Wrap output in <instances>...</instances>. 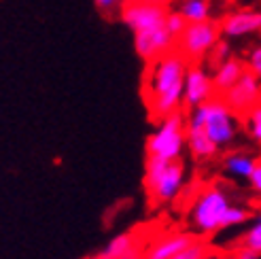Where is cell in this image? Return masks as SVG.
I'll return each instance as SVG.
<instances>
[{
    "mask_svg": "<svg viewBox=\"0 0 261 259\" xmlns=\"http://www.w3.org/2000/svg\"><path fill=\"white\" fill-rule=\"evenodd\" d=\"M189 64L191 62L174 49L149 62L142 94H145L149 113L155 119H164L182 109L185 76Z\"/></svg>",
    "mask_w": 261,
    "mask_h": 259,
    "instance_id": "cell-1",
    "label": "cell"
},
{
    "mask_svg": "<svg viewBox=\"0 0 261 259\" xmlns=\"http://www.w3.org/2000/svg\"><path fill=\"white\" fill-rule=\"evenodd\" d=\"M187 127H200L215 145L227 147L238 134V115L229 109L223 96H215L204 105L195 107L187 115Z\"/></svg>",
    "mask_w": 261,
    "mask_h": 259,
    "instance_id": "cell-2",
    "label": "cell"
},
{
    "mask_svg": "<svg viewBox=\"0 0 261 259\" xmlns=\"http://www.w3.org/2000/svg\"><path fill=\"white\" fill-rule=\"evenodd\" d=\"M229 206L231 202L221 187L217 185L204 187L189 206V227L195 234L202 236L215 234V231L221 229V223H223V217L229 211Z\"/></svg>",
    "mask_w": 261,
    "mask_h": 259,
    "instance_id": "cell-3",
    "label": "cell"
},
{
    "mask_svg": "<svg viewBox=\"0 0 261 259\" xmlns=\"http://www.w3.org/2000/svg\"><path fill=\"white\" fill-rule=\"evenodd\" d=\"M145 185L147 193L155 204H166L176 200L180 193L182 185H185V168L182 164L176 162H168L147 155V164H145Z\"/></svg>",
    "mask_w": 261,
    "mask_h": 259,
    "instance_id": "cell-4",
    "label": "cell"
},
{
    "mask_svg": "<svg viewBox=\"0 0 261 259\" xmlns=\"http://www.w3.org/2000/svg\"><path fill=\"white\" fill-rule=\"evenodd\" d=\"M187 147V117L182 113H172L160 119L155 130L147 138V155L168 162L180 160L182 151Z\"/></svg>",
    "mask_w": 261,
    "mask_h": 259,
    "instance_id": "cell-5",
    "label": "cell"
},
{
    "mask_svg": "<svg viewBox=\"0 0 261 259\" xmlns=\"http://www.w3.org/2000/svg\"><path fill=\"white\" fill-rule=\"evenodd\" d=\"M221 34V23L206 19V21H195V23H187L185 30L180 32L176 47L182 56L189 62H200L204 58H208V54L213 51V47L219 43Z\"/></svg>",
    "mask_w": 261,
    "mask_h": 259,
    "instance_id": "cell-6",
    "label": "cell"
},
{
    "mask_svg": "<svg viewBox=\"0 0 261 259\" xmlns=\"http://www.w3.org/2000/svg\"><path fill=\"white\" fill-rule=\"evenodd\" d=\"M166 5L149 3V0H136V3H125L121 7V19L127 28H132V32H145L166 25L168 19Z\"/></svg>",
    "mask_w": 261,
    "mask_h": 259,
    "instance_id": "cell-7",
    "label": "cell"
},
{
    "mask_svg": "<svg viewBox=\"0 0 261 259\" xmlns=\"http://www.w3.org/2000/svg\"><path fill=\"white\" fill-rule=\"evenodd\" d=\"M217 96L213 76L206 72L200 62H191L185 76V96H182V109H195Z\"/></svg>",
    "mask_w": 261,
    "mask_h": 259,
    "instance_id": "cell-8",
    "label": "cell"
},
{
    "mask_svg": "<svg viewBox=\"0 0 261 259\" xmlns=\"http://www.w3.org/2000/svg\"><path fill=\"white\" fill-rule=\"evenodd\" d=\"M223 98L238 117H244L253 107H257L261 102V79L246 68V72L240 76V81L231 89H227Z\"/></svg>",
    "mask_w": 261,
    "mask_h": 259,
    "instance_id": "cell-9",
    "label": "cell"
},
{
    "mask_svg": "<svg viewBox=\"0 0 261 259\" xmlns=\"http://www.w3.org/2000/svg\"><path fill=\"white\" fill-rule=\"evenodd\" d=\"M178 38L168 30V25H160V28H153V30H145V32H134V47H136V54L147 60L153 62L158 60L160 56L172 51L174 43Z\"/></svg>",
    "mask_w": 261,
    "mask_h": 259,
    "instance_id": "cell-10",
    "label": "cell"
},
{
    "mask_svg": "<svg viewBox=\"0 0 261 259\" xmlns=\"http://www.w3.org/2000/svg\"><path fill=\"white\" fill-rule=\"evenodd\" d=\"M219 23H221V34L223 36L242 38L261 30V11H251V9L231 11Z\"/></svg>",
    "mask_w": 261,
    "mask_h": 259,
    "instance_id": "cell-11",
    "label": "cell"
},
{
    "mask_svg": "<svg viewBox=\"0 0 261 259\" xmlns=\"http://www.w3.org/2000/svg\"><path fill=\"white\" fill-rule=\"evenodd\" d=\"M246 72L244 64L236 58H229L227 62L219 64L215 68V74H213V83H215V89H217V96H223L227 89H231L240 81V76Z\"/></svg>",
    "mask_w": 261,
    "mask_h": 259,
    "instance_id": "cell-12",
    "label": "cell"
},
{
    "mask_svg": "<svg viewBox=\"0 0 261 259\" xmlns=\"http://www.w3.org/2000/svg\"><path fill=\"white\" fill-rule=\"evenodd\" d=\"M187 149H189V153L193 155V158L200 160V162L213 160L217 155V151H219V147L200 127H187Z\"/></svg>",
    "mask_w": 261,
    "mask_h": 259,
    "instance_id": "cell-13",
    "label": "cell"
},
{
    "mask_svg": "<svg viewBox=\"0 0 261 259\" xmlns=\"http://www.w3.org/2000/svg\"><path fill=\"white\" fill-rule=\"evenodd\" d=\"M191 242H193V236L191 234H170V236L162 238L147 253V259H172L176 253H180Z\"/></svg>",
    "mask_w": 261,
    "mask_h": 259,
    "instance_id": "cell-14",
    "label": "cell"
},
{
    "mask_svg": "<svg viewBox=\"0 0 261 259\" xmlns=\"http://www.w3.org/2000/svg\"><path fill=\"white\" fill-rule=\"evenodd\" d=\"M255 164L257 160L251 158L249 153H242V151H233V153H227L225 160H223V168L225 172L233 178H242V180H249L253 170H255Z\"/></svg>",
    "mask_w": 261,
    "mask_h": 259,
    "instance_id": "cell-15",
    "label": "cell"
},
{
    "mask_svg": "<svg viewBox=\"0 0 261 259\" xmlns=\"http://www.w3.org/2000/svg\"><path fill=\"white\" fill-rule=\"evenodd\" d=\"M132 251H136L134 247V236L132 234H119V236H115L107 247H104L96 259H121L125 255H129Z\"/></svg>",
    "mask_w": 261,
    "mask_h": 259,
    "instance_id": "cell-16",
    "label": "cell"
},
{
    "mask_svg": "<svg viewBox=\"0 0 261 259\" xmlns=\"http://www.w3.org/2000/svg\"><path fill=\"white\" fill-rule=\"evenodd\" d=\"M178 13L185 17L187 23L211 19V3L208 0H180Z\"/></svg>",
    "mask_w": 261,
    "mask_h": 259,
    "instance_id": "cell-17",
    "label": "cell"
},
{
    "mask_svg": "<svg viewBox=\"0 0 261 259\" xmlns=\"http://www.w3.org/2000/svg\"><path fill=\"white\" fill-rule=\"evenodd\" d=\"M240 247H246V249L255 251L257 255H261V213L253 219V223L249 225V229L242 234Z\"/></svg>",
    "mask_w": 261,
    "mask_h": 259,
    "instance_id": "cell-18",
    "label": "cell"
},
{
    "mask_svg": "<svg viewBox=\"0 0 261 259\" xmlns=\"http://www.w3.org/2000/svg\"><path fill=\"white\" fill-rule=\"evenodd\" d=\"M244 127H246V134L251 136V140L261 145V102L244 115Z\"/></svg>",
    "mask_w": 261,
    "mask_h": 259,
    "instance_id": "cell-19",
    "label": "cell"
},
{
    "mask_svg": "<svg viewBox=\"0 0 261 259\" xmlns=\"http://www.w3.org/2000/svg\"><path fill=\"white\" fill-rule=\"evenodd\" d=\"M251 219V213L242 209V206H229V211L225 213L223 217V223H221V229H227V227H238V225H244L246 221Z\"/></svg>",
    "mask_w": 261,
    "mask_h": 259,
    "instance_id": "cell-20",
    "label": "cell"
},
{
    "mask_svg": "<svg viewBox=\"0 0 261 259\" xmlns=\"http://www.w3.org/2000/svg\"><path fill=\"white\" fill-rule=\"evenodd\" d=\"M206 257H208V244L200 242V240H193L180 253H176L172 259H206Z\"/></svg>",
    "mask_w": 261,
    "mask_h": 259,
    "instance_id": "cell-21",
    "label": "cell"
},
{
    "mask_svg": "<svg viewBox=\"0 0 261 259\" xmlns=\"http://www.w3.org/2000/svg\"><path fill=\"white\" fill-rule=\"evenodd\" d=\"M229 58H231V49H229L227 41H221V38H219V43L213 47L211 54H208V64H211L213 68H217L219 64L227 62Z\"/></svg>",
    "mask_w": 261,
    "mask_h": 259,
    "instance_id": "cell-22",
    "label": "cell"
},
{
    "mask_svg": "<svg viewBox=\"0 0 261 259\" xmlns=\"http://www.w3.org/2000/svg\"><path fill=\"white\" fill-rule=\"evenodd\" d=\"M166 25H168V30H170L176 38L180 36V32L185 30V25H187V21H185V17L180 15L178 11H174V13H168V19H166Z\"/></svg>",
    "mask_w": 261,
    "mask_h": 259,
    "instance_id": "cell-23",
    "label": "cell"
},
{
    "mask_svg": "<svg viewBox=\"0 0 261 259\" xmlns=\"http://www.w3.org/2000/svg\"><path fill=\"white\" fill-rule=\"evenodd\" d=\"M246 68H249L255 76H259V79H261V45H257V47L251 49L249 58H246Z\"/></svg>",
    "mask_w": 261,
    "mask_h": 259,
    "instance_id": "cell-24",
    "label": "cell"
},
{
    "mask_svg": "<svg viewBox=\"0 0 261 259\" xmlns=\"http://www.w3.org/2000/svg\"><path fill=\"white\" fill-rule=\"evenodd\" d=\"M249 185H251V189L257 193V196H261V160H257V164H255V170H253V174L249 178Z\"/></svg>",
    "mask_w": 261,
    "mask_h": 259,
    "instance_id": "cell-25",
    "label": "cell"
},
{
    "mask_svg": "<svg viewBox=\"0 0 261 259\" xmlns=\"http://www.w3.org/2000/svg\"><path fill=\"white\" fill-rule=\"evenodd\" d=\"M96 7L100 11H104V13H113L115 9L123 7V3H121V0H96Z\"/></svg>",
    "mask_w": 261,
    "mask_h": 259,
    "instance_id": "cell-26",
    "label": "cell"
},
{
    "mask_svg": "<svg viewBox=\"0 0 261 259\" xmlns=\"http://www.w3.org/2000/svg\"><path fill=\"white\" fill-rule=\"evenodd\" d=\"M231 259H261V255H257L255 251L246 249V247H238L231 253Z\"/></svg>",
    "mask_w": 261,
    "mask_h": 259,
    "instance_id": "cell-27",
    "label": "cell"
},
{
    "mask_svg": "<svg viewBox=\"0 0 261 259\" xmlns=\"http://www.w3.org/2000/svg\"><path fill=\"white\" fill-rule=\"evenodd\" d=\"M149 3H158V5H166L168 0H149Z\"/></svg>",
    "mask_w": 261,
    "mask_h": 259,
    "instance_id": "cell-28",
    "label": "cell"
},
{
    "mask_svg": "<svg viewBox=\"0 0 261 259\" xmlns=\"http://www.w3.org/2000/svg\"><path fill=\"white\" fill-rule=\"evenodd\" d=\"M125 3H136V0H125Z\"/></svg>",
    "mask_w": 261,
    "mask_h": 259,
    "instance_id": "cell-29",
    "label": "cell"
}]
</instances>
